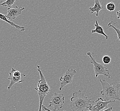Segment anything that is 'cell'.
<instances>
[{
    "mask_svg": "<svg viewBox=\"0 0 120 111\" xmlns=\"http://www.w3.org/2000/svg\"><path fill=\"white\" fill-rule=\"evenodd\" d=\"M94 5L93 7H91L89 8V11L90 14H93L94 12H96L97 14L96 16L98 17L99 12L101 10H103L104 8L102 6L101 4V0H94Z\"/></svg>",
    "mask_w": 120,
    "mask_h": 111,
    "instance_id": "9",
    "label": "cell"
},
{
    "mask_svg": "<svg viewBox=\"0 0 120 111\" xmlns=\"http://www.w3.org/2000/svg\"><path fill=\"white\" fill-rule=\"evenodd\" d=\"M9 74L10 76L8 77V79L10 81V82L8 87H7L8 89H11L12 86L16 83H20L24 82L23 77H22V76L19 77H14L10 72L9 73Z\"/></svg>",
    "mask_w": 120,
    "mask_h": 111,
    "instance_id": "10",
    "label": "cell"
},
{
    "mask_svg": "<svg viewBox=\"0 0 120 111\" xmlns=\"http://www.w3.org/2000/svg\"><path fill=\"white\" fill-rule=\"evenodd\" d=\"M77 71L73 69H68L65 74L62 77L60 78V88L59 89L60 91L63 90L64 88L72 83L73 80V78L75 75L77 74Z\"/></svg>",
    "mask_w": 120,
    "mask_h": 111,
    "instance_id": "6",
    "label": "cell"
},
{
    "mask_svg": "<svg viewBox=\"0 0 120 111\" xmlns=\"http://www.w3.org/2000/svg\"><path fill=\"white\" fill-rule=\"evenodd\" d=\"M102 86V90L100 94L105 97V101H109L111 100H116L120 102L119 89L120 83L116 85L109 84L105 80H100Z\"/></svg>",
    "mask_w": 120,
    "mask_h": 111,
    "instance_id": "2",
    "label": "cell"
},
{
    "mask_svg": "<svg viewBox=\"0 0 120 111\" xmlns=\"http://www.w3.org/2000/svg\"><path fill=\"white\" fill-rule=\"evenodd\" d=\"M102 60H103V63L104 64L108 65V64H109L111 63V58L109 56H105L103 57Z\"/></svg>",
    "mask_w": 120,
    "mask_h": 111,
    "instance_id": "16",
    "label": "cell"
},
{
    "mask_svg": "<svg viewBox=\"0 0 120 111\" xmlns=\"http://www.w3.org/2000/svg\"><path fill=\"white\" fill-rule=\"evenodd\" d=\"M116 23L115 22L113 21H112L109 23L108 26L109 27H112L115 30V31L117 34V36H118L117 40L120 41V30L116 26Z\"/></svg>",
    "mask_w": 120,
    "mask_h": 111,
    "instance_id": "13",
    "label": "cell"
},
{
    "mask_svg": "<svg viewBox=\"0 0 120 111\" xmlns=\"http://www.w3.org/2000/svg\"><path fill=\"white\" fill-rule=\"evenodd\" d=\"M16 0H7L4 2L0 4V7L4 6L6 7L11 8L12 5L14 4Z\"/></svg>",
    "mask_w": 120,
    "mask_h": 111,
    "instance_id": "14",
    "label": "cell"
},
{
    "mask_svg": "<svg viewBox=\"0 0 120 111\" xmlns=\"http://www.w3.org/2000/svg\"><path fill=\"white\" fill-rule=\"evenodd\" d=\"M93 53L90 52L87 53V55L89 56L90 59V63L94 65V71L95 74V77H98L99 75H103L109 79L111 77L109 71L103 64L100 63L96 61L95 59L93 57Z\"/></svg>",
    "mask_w": 120,
    "mask_h": 111,
    "instance_id": "4",
    "label": "cell"
},
{
    "mask_svg": "<svg viewBox=\"0 0 120 111\" xmlns=\"http://www.w3.org/2000/svg\"><path fill=\"white\" fill-rule=\"evenodd\" d=\"M94 27H95V29L91 30V33H97V34L102 35L105 37L106 39L108 40L109 36L105 33L103 27L99 25L98 22L97 21H95V24L94 25Z\"/></svg>",
    "mask_w": 120,
    "mask_h": 111,
    "instance_id": "12",
    "label": "cell"
},
{
    "mask_svg": "<svg viewBox=\"0 0 120 111\" xmlns=\"http://www.w3.org/2000/svg\"><path fill=\"white\" fill-rule=\"evenodd\" d=\"M37 67V70L39 73L40 80L38 81L37 86L35 88V89L37 92L39 99L38 111H42V106L43 105L44 99L51 91V89L50 85L46 80L45 76L41 70L40 66L38 65Z\"/></svg>",
    "mask_w": 120,
    "mask_h": 111,
    "instance_id": "3",
    "label": "cell"
},
{
    "mask_svg": "<svg viewBox=\"0 0 120 111\" xmlns=\"http://www.w3.org/2000/svg\"><path fill=\"white\" fill-rule=\"evenodd\" d=\"M92 99H88L85 93L79 90L73 93L70 99V107L72 111H87V109H89L94 102L91 101Z\"/></svg>",
    "mask_w": 120,
    "mask_h": 111,
    "instance_id": "1",
    "label": "cell"
},
{
    "mask_svg": "<svg viewBox=\"0 0 120 111\" xmlns=\"http://www.w3.org/2000/svg\"><path fill=\"white\" fill-rule=\"evenodd\" d=\"M90 111V110H88V111Z\"/></svg>",
    "mask_w": 120,
    "mask_h": 111,
    "instance_id": "20",
    "label": "cell"
},
{
    "mask_svg": "<svg viewBox=\"0 0 120 111\" xmlns=\"http://www.w3.org/2000/svg\"><path fill=\"white\" fill-rule=\"evenodd\" d=\"M42 109H43V110H45V111H51V110H50V109H48V108H47L45 106H44V105H42Z\"/></svg>",
    "mask_w": 120,
    "mask_h": 111,
    "instance_id": "17",
    "label": "cell"
},
{
    "mask_svg": "<svg viewBox=\"0 0 120 111\" xmlns=\"http://www.w3.org/2000/svg\"><path fill=\"white\" fill-rule=\"evenodd\" d=\"M106 8L108 11L112 12L115 9V5L113 2H110L107 4L106 5Z\"/></svg>",
    "mask_w": 120,
    "mask_h": 111,
    "instance_id": "15",
    "label": "cell"
},
{
    "mask_svg": "<svg viewBox=\"0 0 120 111\" xmlns=\"http://www.w3.org/2000/svg\"><path fill=\"white\" fill-rule=\"evenodd\" d=\"M112 109H113V107H109V108H107L106 109H105V110L102 111H112Z\"/></svg>",
    "mask_w": 120,
    "mask_h": 111,
    "instance_id": "18",
    "label": "cell"
},
{
    "mask_svg": "<svg viewBox=\"0 0 120 111\" xmlns=\"http://www.w3.org/2000/svg\"><path fill=\"white\" fill-rule=\"evenodd\" d=\"M115 103H116L115 100L105 101L102 98L100 97L94 102V105H92L89 110L91 111H103L108 107V104Z\"/></svg>",
    "mask_w": 120,
    "mask_h": 111,
    "instance_id": "7",
    "label": "cell"
},
{
    "mask_svg": "<svg viewBox=\"0 0 120 111\" xmlns=\"http://www.w3.org/2000/svg\"><path fill=\"white\" fill-rule=\"evenodd\" d=\"M116 15L118 19H120V10H118L116 12Z\"/></svg>",
    "mask_w": 120,
    "mask_h": 111,
    "instance_id": "19",
    "label": "cell"
},
{
    "mask_svg": "<svg viewBox=\"0 0 120 111\" xmlns=\"http://www.w3.org/2000/svg\"><path fill=\"white\" fill-rule=\"evenodd\" d=\"M25 10L24 7H18L15 6L14 7L8 8L7 14L6 15L7 19L10 21L15 19L22 14V12Z\"/></svg>",
    "mask_w": 120,
    "mask_h": 111,
    "instance_id": "8",
    "label": "cell"
},
{
    "mask_svg": "<svg viewBox=\"0 0 120 111\" xmlns=\"http://www.w3.org/2000/svg\"><path fill=\"white\" fill-rule=\"evenodd\" d=\"M0 19L7 22V23H8L9 24H10V25H11L12 27H13L15 28L16 29L19 30L21 32L24 31L25 30V28L24 27L19 26V25H18L17 24H15L14 22H11L8 19L7 17L6 16V15H4L2 13H0Z\"/></svg>",
    "mask_w": 120,
    "mask_h": 111,
    "instance_id": "11",
    "label": "cell"
},
{
    "mask_svg": "<svg viewBox=\"0 0 120 111\" xmlns=\"http://www.w3.org/2000/svg\"><path fill=\"white\" fill-rule=\"evenodd\" d=\"M65 103V97L64 94L54 92L51 98L49 108H53V111L60 110L63 108V105Z\"/></svg>",
    "mask_w": 120,
    "mask_h": 111,
    "instance_id": "5",
    "label": "cell"
}]
</instances>
